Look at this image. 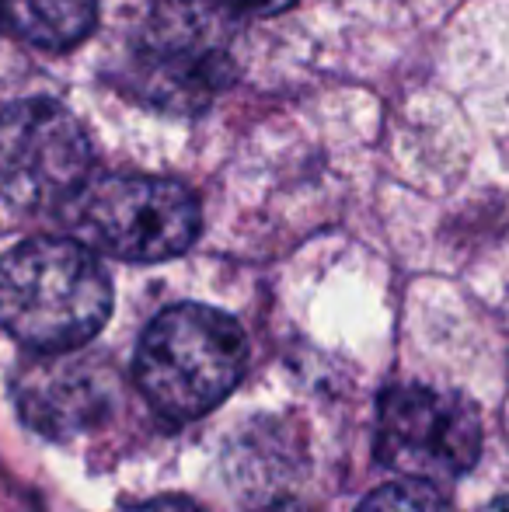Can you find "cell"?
<instances>
[{
	"label": "cell",
	"mask_w": 509,
	"mask_h": 512,
	"mask_svg": "<svg viewBox=\"0 0 509 512\" xmlns=\"http://www.w3.org/2000/svg\"><path fill=\"white\" fill-rule=\"evenodd\" d=\"M109 310L112 283L84 241L35 237L0 258V324L25 349H81Z\"/></svg>",
	"instance_id": "obj_1"
},
{
	"label": "cell",
	"mask_w": 509,
	"mask_h": 512,
	"mask_svg": "<svg viewBox=\"0 0 509 512\" xmlns=\"http://www.w3.org/2000/svg\"><path fill=\"white\" fill-rule=\"evenodd\" d=\"M248 366V338L231 314L178 304L150 321L136 352V384L161 415L189 422L217 408Z\"/></svg>",
	"instance_id": "obj_2"
},
{
	"label": "cell",
	"mask_w": 509,
	"mask_h": 512,
	"mask_svg": "<svg viewBox=\"0 0 509 512\" xmlns=\"http://www.w3.org/2000/svg\"><path fill=\"white\" fill-rule=\"evenodd\" d=\"M77 241L123 262H164L196 241L199 206L189 189L150 175L88 178L63 203Z\"/></svg>",
	"instance_id": "obj_3"
},
{
	"label": "cell",
	"mask_w": 509,
	"mask_h": 512,
	"mask_svg": "<svg viewBox=\"0 0 509 512\" xmlns=\"http://www.w3.org/2000/svg\"><path fill=\"white\" fill-rule=\"evenodd\" d=\"M234 7L227 0H164L133 53V91L161 108L196 112L231 81Z\"/></svg>",
	"instance_id": "obj_4"
},
{
	"label": "cell",
	"mask_w": 509,
	"mask_h": 512,
	"mask_svg": "<svg viewBox=\"0 0 509 512\" xmlns=\"http://www.w3.org/2000/svg\"><path fill=\"white\" fill-rule=\"evenodd\" d=\"M91 178V143L70 108L25 98L0 112V196L18 209L63 206Z\"/></svg>",
	"instance_id": "obj_5"
},
{
	"label": "cell",
	"mask_w": 509,
	"mask_h": 512,
	"mask_svg": "<svg viewBox=\"0 0 509 512\" xmlns=\"http://www.w3.org/2000/svg\"><path fill=\"white\" fill-rule=\"evenodd\" d=\"M377 453L401 478L457 481L482 453V422L461 394L419 384L394 387L381 405Z\"/></svg>",
	"instance_id": "obj_6"
},
{
	"label": "cell",
	"mask_w": 509,
	"mask_h": 512,
	"mask_svg": "<svg viewBox=\"0 0 509 512\" xmlns=\"http://www.w3.org/2000/svg\"><path fill=\"white\" fill-rule=\"evenodd\" d=\"M49 359L28 366L14 384L21 418L46 436L88 432L112 408V373L67 352H46Z\"/></svg>",
	"instance_id": "obj_7"
},
{
	"label": "cell",
	"mask_w": 509,
	"mask_h": 512,
	"mask_svg": "<svg viewBox=\"0 0 509 512\" xmlns=\"http://www.w3.org/2000/svg\"><path fill=\"white\" fill-rule=\"evenodd\" d=\"M98 0H0V21L39 49H74L88 39Z\"/></svg>",
	"instance_id": "obj_8"
},
{
	"label": "cell",
	"mask_w": 509,
	"mask_h": 512,
	"mask_svg": "<svg viewBox=\"0 0 509 512\" xmlns=\"http://www.w3.org/2000/svg\"><path fill=\"white\" fill-rule=\"evenodd\" d=\"M356 512H454V509L436 492V485L405 478V481H394V485L377 488Z\"/></svg>",
	"instance_id": "obj_9"
},
{
	"label": "cell",
	"mask_w": 509,
	"mask_h": 512,
	"mask_svg": "<svg viewBox=\"0 0 509 512\" xmlns=\"http://www.w3.org/2000/svg\"><path fill=\"white\" fill-rule=\"evenodd\" d=\"M234 11H248V14H276L283 7H290L293 0H227Z\"/></svg>",
	"instance_id": "obj_10"
},
{
	"label": "cell",
	"mask_w": 509,
	"mask_h": 512,
	"mask_svg": "<svg viewBox=\"0 0 509 512\" xmlns=\"http://www.w3.org/2000/svg\"><path fill=\"white\" fill-rule=\"evenodd\" d=\"M129 512H199V509L185 499H154V502H143V506L129 509Z\"/></svg>",
	"instance_id": "obj_11"
},
{
	"label": "cell",
	"mask_w": 509,
	"mask_h": 512,
	"mask_svg": "<svg viewBox=\"0 0 509 512\" xmlns=\"http://www.w3.org/2000/svg\"><path fill=\"white\" fill-rule=\"evenodd\" d=\"M262 512H311V509L297 506V502H283V506H269V509H262Z\"/></svg>",
	"instance_id": "obj_12"
},
{
	"label": "cell",
	"mask_w": 509,
	"mask_h": 512,
	"mask_svg": "<svg viewBox=\"0 0 509 512\" xmlns=\"http://www.w3.org/2000/svg\"><path fill=\"white\" fill-rule=\"evenodd\" d=\"M478 512H509V499H499V502H492V506H485Z\"/></svg>",
	"instance_id": "obj_13"
}]
</instances>
